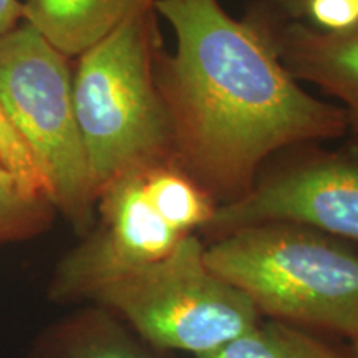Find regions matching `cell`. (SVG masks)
<instances>
[{
	"label": "cell",
	"mask_w": 358,
	"mask_h": 358,
	"mask_svg": "<svg viewBox=\"0 0 358 358\" xmlns=\"http://www.w3.org/2000/svg\"><path fill=\"white\" fill-rule=\"evenodd\" d=\"M55 213L50 199L29 194L12 179H0V244L42 234Z\"/></svg>",
	"instance_id": "4fadbf2b"
},
{
	"label": "cell",
	"mask_w": 358,
	"mask_h": 358,
	"mask_svg": "<svg viewBox=\"0 0 358 358\" xmlns=\"http://www.w3.org/2000/svg\"><path fill=\"white\" fill-rule=\"evenodd\" d=\"M352 358H358V334L352 337Z\"/></svg>",
	"instance_id": "ac0fdd59"
},
{
	"label": "cell",
	"mask_w": 358,
	"mask_h": 358,
	"mask_svg": "<svg viewBox=\"0 0 358 358\" xmlns=\"http://www.w3.org/2000/svg\"><path fill=\"white\" fill-rule=\"evenodd\" d=\"M0 166L25 192L50 199L47 179L42 169L38 168L37 161L34 159L22 138L8 123L2 106H0Z\"/></svg>",
	"instance_id": "5bb4252c"
},
{
	"label": "cell",
	"mask_w": 358,
	"mask_h": 358,
	"mask_svg": "<svg viewBox=\"0 0 358 358\" xmlns=\"http://www.w3.org/2000/svg\"><path fill=\"white\" fill-rule=\"evenodd\" d=\"M204 257L271 320L358 334V252L337 237L299 224H257L216 237Z\"/></svg>",
	"instance_id": "3957f363"
},
{
	"label": "cell",
	"mask_w": 358,
	"mask_h": 358,
	"mask_svg": "<svg viewBox=\"0 0 358 358\" xmlns=\"http://www.w3.org/2000/svg\"><path fill=\"white\" fill-rule=\"evenodd\" d=\"M24 22V3L20 0H0V35L10 32Z\"/></svg>",
	"instance_id": "2e32d148"
},
{
	"label": "cell",
	"mask_w": 358,
	"mask_h": 358,
	"mask_svg": "<svg viewBox=\"0 0 358 358\" xmlns=\"http://www.w3.org/2000/svg\"><path fill=\"white\" fill-rule=\"evenodd\" d=\"M140 173L148 199L178 234H194L211 222L217 203L173 161L143 166Z\"/></svg>",
	"instance_id": "8fae6325"
},
{
	"label": "cell",
	"mask_w": 358,
	"mask_h": 358,
	"mask_svg": "<svg viewBox=\"0 0 358 358\" xmlns=\"http://www.w3.org/2000/svg\"><path fill=\"white\" fill-rule=\"evenodd\" d=\"M69 60L27 22L0 35V106L42 169L55 211L83 237L95 224L96 194Z\"/></svg>",
	"instance_id": "277c9868"
},
{
	"label": "cell",
	"mask_w": 358,
	"mask_h": 358,
	"mask_svg": "<svg viewBox=\"0 0 358 358\" xmlns=\"http://www.w3.org/2000/svg\"><path fill=\"white\" fill-rule=\"evenodd\" d=\"M0 179H12L6 171H3L2 166H0ZM12 181H13V179H12ZM19 187H20V186H19ZM20 189H22V187H20Z\"/></svg>",
	"instance_id": "d6986e66"
},
{
	"label": "cell",
	"mask_w": 358,
	"mask_h": 358,
	"mask_svg": "<svg viewBox=\"0 0 358 358\" xmlns=\"http://www.w3.org/2000/svg\"><path fill=\"white\" fill-rule=\"evenodd\" d=\"M206 245L186 236L163 261L98 290L90 303L108 308L140 337L168 352L204 355L261 322L249 297L209 268Z\"/></svg>",
	"instance_id": "5b68a950"
},
{
	"label": "cell",
	"mask_w": 358,
	"mask_h": 358,
	"mask_svg": "<svg viewBox=\"0 0 358 358\" xmlns=\"http://www.w3.org/2000/svg\"><path fill=\"white\" fill-rule=\"evenodd\" d=\"M158 0H27L24 22L30 24L69 58L141 13L155 10Z\"/></svg>",
	"instance_id": "30bf717a"
},
{
	"label": "cell",
	"mask_w": 358,
	"mask_h": 358,
	"mask_svg": "<svg viewBox=\"0 0 358 358\" xmlns=\"http://www.w3.org/2000/svg\"><path fill=\"white\" fill-rule=\"evenodd\" d=\"M348 158L358 164V131H353L350 146H348Z\"/></svg>",
	"instance_id": "e0dca14e"
},
{
	"label": "cell",
	"mask_w": 358,
	"mask_h": 358,
	"mask_svg": "<svg viewBox=\"0 0 358 358\" xmlns=\"http://www.w3.org/2000/svg\"><path fill=\"white\" fill-rule=\"evenodd\" d=\"M185 237L148 199L140 168L131 169L98 194L95 224L57 264L48 297L90 302L100 289L166 259Z\"/></svg>",
	"instance_id": "8992f818"
},
{
	"label": "cell",
	"mask_w": 358,
	"mask_h": 358,
	"mask_svg": "<svg viewBox=\"0 0 358 358\" xmlns=\"http://www.w3.org/2000/svg\"><path fill=\"white\" fill-rule=\"evenodd\" d=\"M303 8L322 32L340 34L358 27V0H302Z\"/></svg>",
	"instance_id": "9a60e30c"
},
{
	"label": "cell",
	"mask_w": 358,
	"mask_h": 358,
	"mask_svg": "<svg viewBox=\"0 0 358 358\" xmlns=\"http://www.w3.org/2000/svg\"><path fill=\"white\" fill-rule=\"evenodd\" d=\"M155 10L176 35V52H159L156 64L173 163L217 206L248 194L274 151L350 127L342 106L299 87L266 30L219 0H158Z\"/></svg>",
	"instance_id": "6da1fadb"
},
{
	"label": "cell",
	"mask_w": 358,
	"mask_h": 358,
	"mask_svg": "<svg viewBox=\"0 0 358 358\" xmlns=\"http://www.w3.org/2000/svg\"><path fill=\"white\" fill-rule=\"evenodd\" d=\"M274 43L280 62L295 78L319 85L343 101L348 123L358 131V27L332 34L290 24Z\"/></svg>",
	"instance_id": "ba28073f"
},
{
	"label": "cell",
	"mask_w": 358,
	"mask_h": 358,
	"mask_svg": "<svg viewBox=\"0 0 358 358\" xmlns=\"http://www.w3.org/2000/svg\"><path fill=\"white\" fill-rule=\"evenodd\" d=\"M159 48L150 10L78 57L73 105L96 201L115 178L173 161L171 120L156 75Z\"/></svg>",
	"instance_id": "7a4b0ae2"
},
{
	"label": "cell",
	"mask_w": 358,
	"mask_h": 358,
	"mask_svg": "<svg viewBox=\"0 0 358 358\" xmlns=\"http://www.w3.org/2000/svg\"><path fill=\"white\" fill-rule=\"evenodd\" d=\"M25 358H174L108 308L90 303L47 325Z\"/></svg>",
	"instance_id": "9c48e42d"
},
{
	"label": "cell",
	"mask_w": 358,
	"mask_h": 358,
	"mask_svg": "<svg viewBox=\"0 0 358 358\" xmlns=\"http://www.w3.org/2000/svg\"><path fill=\"white\" fill-rule=\"evenodd\" d=\"M196 358H345L313 337L285 322H259L248 332L216 350Z\"/></svg>",
	"instance_id": "7c38bea8"
},
{
	"label": "cell",
	"mask_w": 358,
	"mask_h": 358,
	"mask_svg": "<svg viewBox=\"0 0 358 358\" xmlns=\"http://www.w3.org/2000/svg\"><path fill=\"white\" fill-rule=\"evenodd\" d=\"M287 222L358 244V164L315 159L256 182L248 194L219 204L204 232L221 237L243 227Z\"/></svg>",
	"instance_id": "52a82bcc"
}]
</instances>
